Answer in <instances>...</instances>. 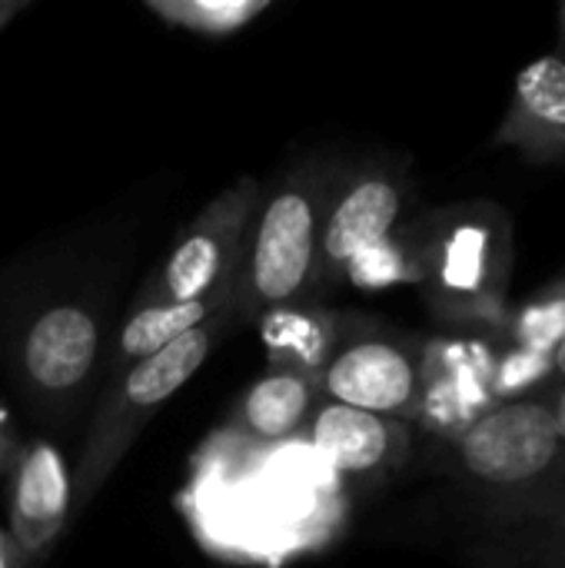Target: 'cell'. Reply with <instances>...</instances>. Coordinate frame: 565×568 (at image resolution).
I'll return each mask as SVG.
<instances>
[{
	"label": "cell",
	"mask_w": 565,
	"mask_h": 568,
	"mask_svg": "<svg viewBox=\"0 0 565 568\" xmlns=\"http://www.w3.org/2000/svg\"><path fill=\"white\" fill-rule=\"evenodd\" d=\"M236 296H240V276L233 283H226L223 290L193 300V303H173V306H140L130 313V320L123 323L117 346L110 353V379L123 376L130 366L157 356L160 349H167L170 343L183 339L186 333L200 329L203 323H210L220 313H236Z\"/></svg>",
	"instance_id": "obj_14"
},
{
	"label": "cell",
	"mask_w": 565,
	"mask_h": 568,
	"mask_svg": "<svg viewBox=\"0 0 565 568\" xmlns=\"http://www.w3.org/2000/svg\"><path fill=\"white\" fill-rule=\"evenodd\" d=\"M553 409H556V426H559V436L565 443V389L559 393V399H553Z\"/></svg>",
	"instance_id": "obj_23"
},
{
	"label": "cell",
	"mask_w": 565,
	"mask_h": 568,
	"mask_svg": "<svg viewBox=\"0 0 565 568\" xmlns=\"http://www.w3.org/2000/svg\"><path fill=\"white\" fill-rule=\"evenodd\" d=\"M333 180L320 166L290 170L250 223L236 316L260 320L266 310L313 303L320 293V236Z\"/></svg>",
	"instance_id": "obj_1"
},
{
	"label": "cell",
	"mask_w": 565,
	"mask_h": 568,
	"mask_svg": "<svg viewBox=\"0 0 565 568\" xmlns=\"http://www.w3.org/2000/svg\"><path fill=\"white\" fill-rule=\"evenodd\" d=\"M343 320V313L326 310L320 303H290L266 310L256 323L270 369L296 373L320 383L326 363L340 349Z\"/></svg>",
	"instance_id": "obj_13"
},
{
	"label": "cell",
	"mask_w": 565,
	"mask_h": 568,
	"mask_svg": "<svg viewBox=\"0 0 565 568\" xmlns=\"http://www.w3.org/2000/svg\"><path fill=\"white\" fill-rule=\"evenodd\" d=\"M100 356V323L83 303L43 310L20 346L27 383L43 399H70L93 373Z\"/></svg>",
	"instance_id": "obj_9"
},
{
	"label": "cell",
	"mask_w": 565,
	"mask_h": 568,
	"mask_svg": "<svg viewBox=\"0 0 565 568\" xmlns=\"http://www.w3.org/2000/svg\"><path fill=\"white\" fill-rule=\"evenodd\" d=\"M320 403V383L296 373H266L256 379L233 409V429L256 443H280L306 429Z\"/></svg>",
	"instance_id": "obj_15"
},
{
	"label": "cell",
	"mask_w": 565,
	"mask_h": 568,
	"mask_svg": "<svg viewBox=\"0 0 565 568\" xmlns=\"http://www.w3.org/2000/svg\"><path fill=\"white\" fill-rule=\"evenodd\" d=\"M0 568H33V562L23 556V549L13 542L7 529H0Z\"/></svg>",
	"instance_id": "obj_21"
},
{
	"label": "cell",
	"mask_w": 565,
	"mask_h": 568,
	"mask_svg": "<svg viewBox=\"0 0 565 568\" xmlns=\"http://www.w3.org/2000/svg\"><path fill=\"white\" fill-rule=\"evenodd\" d=\"M23 446H27V443L20 439V433H17V426H13L7 406L0 403V476H10V469L17 466Z\"/></svg>",
	"instance_id": "obj_20"
},
{
	"label": "cell",
	"mask_w": 565,
	"mask_h": 568,
	"mask_svg": "<svg viewBox=\"0 0 565 568\" xmlns=\"http://www.w3.org/2000/svg\"><path fill=\"white\" fill-rule=\"evenodd\" d=\"M559 286H563V290H565V280H559Z\"/></svg>",
	"instance_id": "obj_26"
},
{
	"label": "cell",
	"mask_w": 565,
	"mask_h": 568,
	"mask_svg": "<svg viewBox=\"0 0 565 568\" xmlns=\"http://www.w3.org/2000/svg\"><path fill=\"white\" fill-rule=\"evenodd\" d=\"M276 0H143V7L167 27L200 37H233L256 17L273 10Z\"/></svg>",
	"instance_id": "obj_17"
},
{
	"label": "cell",
	"mask_w": 565,
	"mask_h": 568,
	"mask_svg": "<svg viewBox=\"0 0 565 568\" xmlns=\"http://www.w3.org/2000/svg\"><path fill=\"white\" fill-rule=\"evenodd\" d=\"M27 7V0H0V30L10 23V17H17Z\"/></svg>",
	"instance_id": "obj_22"
},
{
	"label": "cell",
	"mask_w": 565,
	"mask_h": 568,
	"mask_svg": "<svg viewBox=\"0 0 565 568\" xmlns=\"http://www.w3.org/2000/svg\"><path fill=\"white\" fill-rule=\"evenodd\" d=\"M236 313H220L200 329L186 333L183 339L170 343L157 356L130 366L123 376L110 379L107 396L100 409L90 419V433L83 439V456L77 469V503L90 506V499L100 493V486L110 479V473L120 466V459L130 453L143 426L153 419V413L173 399L210 359L226 320Z\"/></svg>",
	"instance_id": "obj_3"
},
{
	"label": "cell",
	"mask_w": 565,
	"mask_h": 568,
	"mask_svg": "<svg viewBox=\"0 0 565 568\" xmlns=\"http://www.w3.org/2000/svg\"><path fill=\"white\" fill-rule=\"evenodd\" d=\"M313 453L340 476L393 473L410 453V426L340 403H316L310 423Z\"/></svg>",
	"instance_id": "obj_11"
},
{
	"label": "cell",
	"mask_w": 565,
	"mask_h": 568,
	"mask_svg": "<svg viewBox=\"0 0 565 568\" xmlns=\"http://www.w3.org/2000/svg\"><path fill=\"white\" fill-rule=\"evenodd\" d=\"M10 483V513L7 532L23 549L30 562H40L67 529L73 509V479L60 449L37 439L23 446L17 466L7 476Z\"/></svg>",
	"instance_id": "obj_10"
},
{
	"label": "cell",
	"mask_w": 565,
	"mask_h": 568,
	"mask_svg": "<svg viewBox=\"0 0 565 568\" xmlns=\"http://www.w3.org/2000/svg\"><path fill=\"white\" fill-rule=\"evenodd\" d=\"M260 200L263 186L253 176H240L216 200H210L163 256L157 273L140 286L133 310L193 303L233 283L243 266V250Z\"/></svg>",
	"instance_id": "obj_4"
},
{
	"label": "cell",
	"mask_w": 565,
	"mask_h": 568,
	"mask_svg": "<svg viewBox=\"0 0 565 568\" xmlns=\"http://www.w3.org/2000/svg\"><path fill=\"white\" fill-rule=\"evenodd\" d=\"M553 376V356L543 353H526V349H496V369H493V393L496 403L523 399L529 389H536L543 379Z\"/></svg>",
	"instance_id": "obj_19"
},
{
	"label": "cell",
	"mask_w": 565,
	"mask_h": 568,
	"mask_svg": "<svg viewBox=\"0 0 565 568\" xmlns=\"http://www.w3.org/2000/svg\"><path fill=\"white\" fill-rule=\"evenodd\" d=\"M493 143L519 150L529 163H565V60L546 53L519 70L513 103Z\"/></svg>",
	"instance_id": "obj_12"
},
{
	"label": "cell",
	"mask_w": 565,
	"mask_h": 568,
	"mask_svg": "<svg viewBox=\"0 0 565 568\" xmlns=\"http://www.w3.org/2000/svg\"><path fill=\"white\" fill-rule=\"evenodd\" d=\"M420 343L386 336L353 339L326 363L320 399L410 426L420 406Z\"/></svg>",
	"instance_id": "obj_7"
},
{
	"label": "cell",
	"mask_w": 565,
	"mask_h": 568,
	"mask_svg": "<svg viewBox=\"0 0 565 568\" xmlns=\"http://www.w3.org/2000/svg\"><path fill=\"white\" fill-rule=\"evenodd\" d=\"M426 256L420 233H393L383 243L363 250L343 273V283L363 293H383L393 286H423Z\"/></svg>",
	"instance_id": "obj_16"
},
{
	"label": "cell",
	"mask_w": 565,
	"mask_h": 568,
	"mask_svg": "<svg viewBox=\"0 0 565 568\" xmlns=\"http://www.w3.org/2000/svg\"><path fill=\"white\" fill-rule=\"evenodd\" d=\"M563 446L553 399L543 396L496 403L456 439L466 473L490 486H523L543 476Z\"/></svg>",
	"instance_id": "obj_5"
},
{
	"label": "cell",
	"mask_w": 565,
	"mask_h": 568,
	"mask_svg": "<svg viewBox=\"0 0 565 568\" xmlns=\"http://www.w3.org/2000/svg\"><path fill=\"white\" fill-rule=\"evenodd\" d=\"M559 30H563V43H565V3L559 7Z\"/></svg>",
	"instance_id": "obj_25"
},
{
	"label": "cell",
	"mask_w": 565,
	"mask_h": 568,
	"mask_svg": "<svg viewBox=\"0 0 565 568\" xmlns=\"http://www.w3.org/2000/svg\"><path fill=\"white\" fill-rule=\"evenodd\" d=\"M553 373L565 379V336H563V343L556 346V353H553Z\"/></svg>",
	"instance_id": "obj_24"
},
{
	"label": "cell",
	"mask_w": 565,
	"mask_h": 568,
	"mask_svg": "<svg viewBox=\"0 0 565 568\" xmlns=\"http://www.w3.org/2000/svg\"><path fill=\"white\" fill-rule=\"evenodd\" d=\"M403 220V183L383 170L360 173L326 206L320 236V290L343 280L346 266L396 233Z\"/></svg>",
	"instance_id": "obj_8"
},
{
	"label": "cell",
	"mask_w": 565,
	"mask_h": 568,
	"mask_svg": "<svg viewBox=\"0 0 565 568\" xmlns=\"http://www.w3.org/2000/svg\"><path fill=\"white\" fill-rule=\"evenodd\" d=\"M493 369L496 349L483 339H426L420 349V406L413 423L456 443L480 416L496 406Z\"/></svg>",
	"instance_id": "obj_6"
},
{
	"label": "cell",
	"mask_w": 565,
	"mask_h": 568,
	"mask_svg": "<svg viewBox=\"0 0 565 568\" xmlns=\"http://www.w3.org/2000/svg\"><path fill=\"white\" fill-rule=\"evenodd\" d=\"M423 240L426 300L453 323H506V283L513 263L509 220L493 203H466L440 213Z\"/></svg>",
	"instance_id": "obj_2"
},
{
	"label": "cell",
	"mask_w": 565,
	"mask_h": 568,
	"mask_svg": "<svg viewBox=\"0 0 565 568\" xmlns=\"http://www.w3.org/2000/svg\"><path fill=\"white\" fill-rule=\"evenodd\" d=\"M516 349L553 356L565 336V290L556 283L533 296L513 320H506Z\"/></svg>",
	"instance_id": "obj_18"
}]
</instances>
